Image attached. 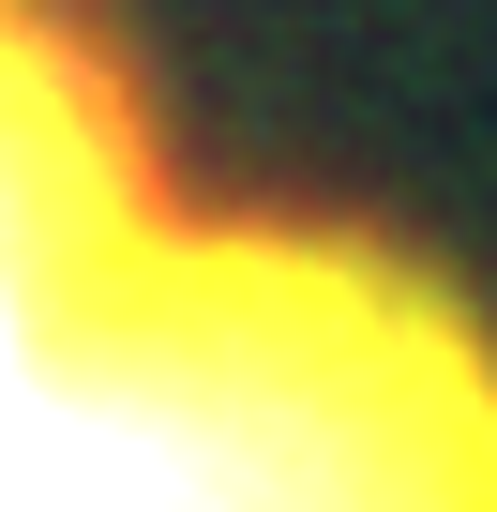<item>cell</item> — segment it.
<instances>
[{"label":"cell","mask_w":497,"mask_h":512,"mask_svg":"<svg viewBox=\"0 0 497 512\" xmlns=\"http://www.w3.org/2000/svg\"><path fill=\"white\" fill-rule=\"evenodd\" d=\"M0 512H497V302L196 166L106 0H0Z\"/></svg>","instance_id":"1"}]
</instances>
